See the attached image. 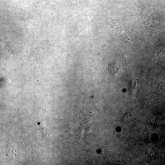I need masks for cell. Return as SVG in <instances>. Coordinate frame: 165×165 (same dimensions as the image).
Segmentation results:
<instances>
[{
  "label": "cell",
  "instance_id": "3957f363",
  "mask_svg": "<svg viewBox=\"0 0 165 165\" xmlns=\"http://www.w3.org/2000/svg\"><path fill=\"white\" fill-rule=\"evenodd\" d=\"M121 68V65L119 63L117 62H114L109 65L108 71L111 73H117L119 72Z\"/></svg>",
  "mask_w": 165,
  "mask_h": 165
},
{
  "label": "cell",
  "instance_id": "5b68a950",
  "mask_svg": "<svg viewBox=\"0 0 165 165\" xmlns=\"http://www.w3.org/2000/svg\"><path fill=\"white\" fill-rule=\"evenodd\" d=\"M22 0H21V2H22Z\"/></svg>",
  "mask_w": 165,
  "mask_h": 165
},
{
  "label": "cell",
  "instance_id": "6da1fadb",
  "mask_svg": "<svg viewBox=\"0 0 165 165\" xmlns=\"http://www.w3.org/2000/svg\"><path fill=\"white\" fill-rule=\"evenodd\" d=\"M139 5L140 17L145 24L147 26L152 23V15L150 7L142 0H136Z\"/></svg>",
  "mask_w": 165,
  "mask_h": 165
},
{
  "label": "cell",
  "instance_id": "277c9868",
  "mask_svg": "<svg viewBox=\"0 0 165 165\" xmlns=\"http://www.w3.org/2000/svg\"><path fill=\"white\" fill-rule=\"evenodd\" d=\"M0 41L2 42L3 44V47L5 48L9 53L13 55L15 57L17 58L16 56L15 53L10 49L9 46L3 40L0 39Z\"/></svg>",
  "mask_w": 165,
  "mask_h": 165
},
{
  "label": "cell",
  "instance_id": "7a4b0ae2",
  "mask_svg": "<svg viewBox=\"0 0 165 165\" xmlns=\"http://www.w3.org/2000/svg\"><path fill=\"white\" fill-rule=\"evenodd\" d=\"M104 19L112 28H114L117 33L124 39L125 42L131 46V41L128 37L124 29L119 21L111 18L105 17Z\"/></svg>",
  "mask_w": 165,
  "mask_h": 165
}]
</instances>
